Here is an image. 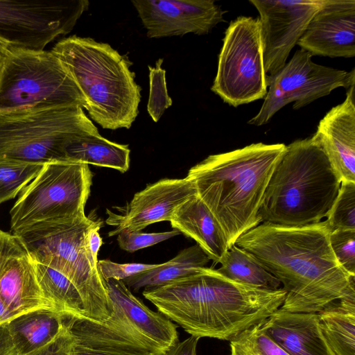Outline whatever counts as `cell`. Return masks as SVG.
Returning a JSON list of instances; mask_svg holds the SVG:
<instances>
[{
  "instance_id": "obj_1",
  "label": "cell",
  "mask_w": 355,
  "mask_h": 355,
  "mask_svg": "<svg viewBox=\"0 0 355 355\" xmlns=\"http://www.w3.org/2000/svg\"><path fill=\"white\" fill-rule=\"evenodd\" d=\"M326 220L303 226L260 223L235 245L252 254L283 284L282 309L318 313L331 302L355 295V276L338 263Z\"/></svg>"
},
{
  "instance_id": "obj_2",
  "label": "cell",
  "mask_w": 355,
  "mask_h": 355,
  "mask_svg": "<svg viewBox=\"0 0 355 355\" xmlns=\"http://www.w3.org/2000/svg\"><path fill=\"white\" fill-rule=\"evenodd\" d=\"M142 294L191 336L230 341L279 309L286 292L241 284L205 267Z\"/></svg>"
},
{
  "instance_id": "obj_3",
  "label": "cell",
  "mask_w": 355,
  "mask_h": 355,
  "mask_svg": "<svg viewBox=\"0 0 355 355\" xmlns=\"http://www.w3.org/2000/svg\"><path fill=\"white\" fill-rule=\"evenodd\" d=\"M285 148L284 144H252L211 155L189 169L186 178L220 224L229 249L260 224L261 200Z\"/></svg>"
},
{
  "instance_id": "obj_4",
  "label": "cell",
  "mask_w": 355,
  "mask_h": 355,
  "mask_svg": "<svg viewBox=\"0 0 355 355\" xmlns=\"http://www.w3.org/2000/svg\"><path fill=\"white\" fill-rule=\"evenodd\" d=\"M341 182L313 135L288 146L277 164L258 212L260 223L314 224L327 218Z\"/></svg>"
},
{
  "instance_id": "obj_5",
  "label": "cell",
  "mask_w": 355,
  "mask_h": 355,
  "mask_svg": "<svg viewBox=\"0 0 355 355\" xmlns=\"http://www.w3.org/2000/svg\"><path fill=\"white\" fill-rule=\"evenodd\" d=\"M51 51L72 75L94 121L110 130L132 126L141 89L125 56L108 44L76 35L60 40Z\"/></svg>"
},
{
  "instance_id": "obj_6",
  "label": "cell",
  "mask_w": 355,
  "mask_h": 355,
  "mask_svg": "<svg viewBox=\"0 0 355 355\" xmlns=\"http://www.w3.org/2000/svg\"><path fill=\"white\" fill-rule=\"evenodd\" d=\"M100 221L84 219L43 222L20 230L16 236L32 259L66 276L77 288L86 318L103 322L112 314L105 281L87 244L90 230Z\"/></svg>"
},
{
  "instance_id": "obj_7",
  "label": "cell",
  "mask_w": 355,
  "mask_h": 355,
  "mask_svg": "<svg viewBox=\"0 0 355 355\" xmlns=\"http://www.w3.org/2000/svg\"><path fill=\"white\" fill-rule=\"evenodd\" d=\"M105 281L112 314L103 322L69 317L66 324L75 343L132 355H164L179 342L168 318L146 306L123 281Z\"/></svg>"
},
{
  "instance_id": "obj_8",
  "label": "cell",
  "mask_w": 355,
  "mask_h": 355,
  "mask_svg": "<svg viewBox=\"0 0 355 355\" xmlns=\"http://www.w3.org/2000/svg\"><path fill=\"white\" fill-rule=\"evenodd\" d=\"M98 134L78 105H35L0 112V157L46 163L67 160L65 149L77 135Z\"/></svg>"
},
{
  "instance_id": "obj_9",
  "label": "cell",
  "mask_w": 355,
  "mask_h": 355,
  "mask_svg": "<svg viewBox=\"0 0 355 355\" xmlns=\"http://www.w3.org/2000/svg\"><path fill=\"white\" fill-rule=\"evenodd\" d=\"M35 105L88 109L72 75L51 50L10 46L0 67V112Z\"/></svg>"
},
{
  "instance_id": "obj_10",
  "label": "cell",
  "mask_w": 355,
  "mask_h": 355,
  "mask_svg": "<svg viewBox=\"0 0 355 355\" xmlns=\"http://www.w3.org/2000/svg\"><path fill=\"white\" fill-rule=\"evenodd\" d=\"M92 184L89 165L71 160L46 162L10 210L12 234L43 222L87 218L85 207Z\"/></svg>"
},
{
  "instance_id": "obj_11",
  "label": "cell",
  "mask_w": 355,
  "mask_h": 355,
  "mask_svg": "<svg viewBox=\"0 0 355 355\" xmlns=\"http://www.w3.org/2000/svg\"><path fill=\"white\" fill-rule=\"evenodd\" d=\"M211 89L230 105L264 98L268 88L259 18L240 16L225 31Z\"/></svg>"
},
{
  "instance_id": "obj_12",
  "label": "cell",
  "mask_w": 355,
  "mask_h": 355,
  "mask_svg": "<svg viewBox=\"0 0 355 355\" xmlns=\"http://www.w3.org/2000/svg\"><path fill=\"white\" fill-rule=\"evenodd\" d=\"M312 55L300 49L282 69L268 76V88L259 112L248 123H267L280 109L293 102L295 110L329 95L338 87L349 89L355 83V70L336 69L313 62Z\"/></svg>"
},
{
  "instance_id": "obj_13",
  "label": "cell",
  "mask_w": 355,
  "mask_h": 355,
  "mask_svg": "<svg viewBox=\"0 0 355 355\" xmlns=\"http://www.w3.org/2000/svg\"><path fill=\"white\" fill-rule=\"evenodd\" d=\"M88 6L85 0H0V37L11 46L44 50L71 32Z\"/></svg>"
},
{
  "instance_id": "obj_14",
  "label": "cell",
  "mask_w": 355,
  "mask_h": 355,
  "mask_svg": "<svg viewBox=\"0 0 355 355\" xmlns=\"http://www.w3.org/2000/svg\"><path fill=\"white\" fill-rule=\"evenodd\" d=\"M259 14L266 73L272 76L286 63L324 0H250Z\"/></svg>"
},
{
  "instance_id": "obj_15",
  "label": "cell",
  "mask_w": 355,
  "mask_h": 355,
  "mask_svg": "<svg viewBox=\"0 0 355 355\" xmlns=\"http://www.w3.org/2000/svg\"><path fill=\"white\" fill-rule=\"evenodd\" d=\"M149 38L205 35L224 21L213 0H132Z\"/></svg>"
},
{
  "instance_id": "obj_16",
  "label": "cell",
  "mask_w": 355,
  "mask_h": 355,
  "mask_svg": "<svg viewBox=\"0 0 355 355\" xmlns=\"http://www.w3.org/2000/svg\"><path fill=\"white\" fill-rule=\"evenodd\" d=\"M0 299L14 318L42 309L56 311L41 289L26 248L16 236L1 230Z\"/></svg>"
},
{
  "instance_id": "obj_17",
  "label": "cell",
  "mask_w": 355,
  "mask_h": 355,
  "mask_svg": "<svg viewBox=\"0 0 355 355\" xmlns=\"http://www.w3.org/2000/svg\"><path fill=\"white\" fill-rule=\"evenodd\" d=\"M196 193L193 184L187 178L162 179L136 193L125 206L116 208L118 212L107 209L105 223L114 227L109 236L123 230L140 231L160 221H170L175 210Z\"/></svg>"
},
{
  "instance_id": "obj_18",
  "label": "cell",
  "mask_w": 355,
  "mask_h": 355,
  "mask_svg": "<svg viewBox=\"0 0 355 355\" xmlns=\"http://www.w3.org/2000/svg\"><path fill=\"white\" fill-rule=\"evenodd\" d=\"M297 44L312 55L355 56V1L324 0Z\"/></svg>"
},
{
  "instance_id": "obj_19",
  "label": "cell",
  "mask_w": 355,
  "mask_h": 355,
  "mask_svg": "<svg viewBox=\"0 0 355 355\" xmlns=\"http://www.w3.org/2000/svg\"><path fill=\"white\" fill-rule=\"evenodd\" d=\"M341 182H355L354 85L320 121L313 135Z\"/></svg>"
},
{
  "instance_id": "obj_20",
  "label": "cell",
  "mask_w": 355,
  "mask_h": 355,
  "mask_svg": "<svg viewBox=\"0 0 355 355\" xmlns=\"http://www.w3.org/2000/svg\"><path fill=\"white\" fill-rule=\"evenodd\" d=\"M259 326L288 355H334L321 332L316 313L279 308Z\"/></svg>"
},
{
  "instance_id": "obj_21",
  "label": "cell",
  "mask_w": 355,
  "mask_h": 355,
  "mask_svg": "<svg viewBox=\"0 0 355 355\" xmlns=\"http://www.w3.org/2000/svg\"><path fill=\"white\" fill-rule=\"evenodd\" d=\"M170 223L174 230L193 239L216 263H220L229 250L220 224L197 193L175 210Z\"/></svg>"
},
{
  "instance_id": "obj_22",
  "label": "cell",
  "mask_w": 355,
  "mask_h": 355,
  "mask_svg": "<svg viewBox=\"0 0 355 355\" xmlns=\"http://www.w3.org/2000/svg\"><path fill=\"white\" fill-rule=\"evenodd\" d=\"M17 355L35 351L51 342L65 327L64 315L42 309L18 315L6 323Z\"/></svg>"
},
{
  "instance_id": "obj_23",
  "label": "cell",
  "mask_w": 355,
  "mask_h": 355,
  "mask_svg": "<svg viewBox=\"0 0 355 355\" xmlns=\"http://www.w3.org/2000/svg\"><path fill=\"white\" fill-rule=\"evenodd\" d=\"M209 261L196 244L183 249L172 259L128 277L123 282L134 291L159 287L198 272Z\"/></svg>"
},
{
  "instance_id": "obj_24",
  "label": "cell",
  "mask_w": 355,
  "mask_h": 355,
  "mask_svg": "<svg viewBox=\"0 0 355 355\" xmlns=\"http://www.w3.org/2000/svg\"><path fill=\"white\" fill-rule=\"evenodd\" d=\"M317 314L334 355H355V295L331 302Z\"/></svg>"
},
{
  "instance_id": "obj_25",
  "label": "cell",
  "mask_w": 355,
  "mask_h": 355,
  "mask_svg": "<svg viewBox=\"0 0 355 355\" xmlns=\"http://www.w3.org/2000/svg\"><path fill=\"white\" fill-rule=\"evenodd\" d=\"M130 153L128 145L110 141L99 133L78 135L65 149L67 160L111 168L121 173L129 168Z\"/></svg>"
},
{
  "instance_id": "obj_26",
  "label": "cell",
  "mask_w": 355,
  "mask_h": 355,
  "mask_svg": "<svg viewBox=\"0 0 355 355\" xmlns=\"http://www.w3.org/2000/svg\"><path fill=\"white\" fill-rule=\"evenodd\" d=\"M33 263L41 289L55 310L64 315L86 318L83 302L75 285L61 272Z\"/></svg>"
},
{
  "instance_id": "obj_27",
  "label": "cell",
  "mask_w": 355,
  "mask_h": 355,
  "mask_svg": "<svg viewBox=\"0 0 355 355\" xmlns=\"http://www.w3.org/2000/svg\"><path fill=\"white\" fill-rule=\"evenodd\" d=\"M217 270L227 278L251 286L266 289L280 288V282L250 252L233 245L220 262Z\"/></svg>"
},
{
  "instance_id": "obj_28",
  "label": "cell",
  "mask_w": 355,
  "mask_h": 355,
  "mask_svg": "<svg viewBox=\"0 0 355 355\" xmlns=\"http://www.w3.org/2000/svg\"><path fill=\"white\" fill-rule=\"evenodd\" d=\"M44 164L0 157V205L19 194Z\"/></svg>"
},
{
  "instance_id": "obj_29",
  "label": "cell",
  "mask_w": 355,
  "mask_h": 355,
  "mask_svg": "<svg viewBox=\"0 0 355 355\" xmlns=\"http://www.w3.org/2000/svg\"><path fill=\"white\" fill-rule=\"evenodd\" d=\"M230 355H288L261 329L259 324L230 340Z\"/></svg>"
},
{
  "instance_id": "obj_30",
  "label": "cell",
  "mask_w": 355,
  "mask_h": 355,
  "mask_svg": "<svg viewBox=\"0 0 355 355\" xmlns=\"http://www.w3.org/2000/svg\"><path fill=\"white\" fill-rule=\"evenodd\" d=\"M331 230H355V182H341L325 220Z\"/></svg>"
},
{
  "instance_id": "obj_31",
  "label": "cell",
  "mask_w": 355,
  "mask_h": 355,
  "mask_svg": "<svg viewBox=\"0 0 355 355\" xmlns=\"http://www.w3.org/2000/svg\"><path fill=\"white\" fill-rule=\"evenodd\" d=\"M163 59H159L155 67L148 66L150 93L147 110L155 122H157L164 111L172 105L166 83V71L162 68Z\"/></svg>"
},
{
  "instance_id": "obj_32",
  "label": "cell",
  "mask_w": 355,
  "mask_h": 355,
  "mask_svg": "<svg viewBox=\"0 0 355 355\" xmlns=\"http://www.w3.org/2000/svg\"><path fill=\"white\" fill-rule=\"evenodd\" d=\"M329 243L339 265L348 274L355 276V230L331 231Z\"/></svg>"
},
{
  "instance_id": "obj_33",
  "label": "cell",
  "mask_w": 355,
  "mask_h": 355,
  "mask_svg": "<svg viewBox=\"0 0 355 355\" xmlns=\"http://www.w3.org/2000/svg\"><path fill=\"white\" fill-rule=\"evenodd\" d=\"M176 230L157 233H144L140 231L123 230L117 234L119 247L127 252H134L148 248L180 234Z\"/></svg>"
},
{
  "instance_id": "obj_34",
  "label": "cell",
  "mask_w": 355,
  "mask_h": 355,
  "mask_svg": "<svg viewBox=\"0 0 355 355\" xmlns=\"http://www.w3.org/2000/svg\"><path fill=\"white\" fill-rule=\"evenodd\" d=\"M159 263H118L110 259L98 261V270L103 279L121 280L157 266Z\"/></svg>"
},
{
  "instance_id": "obj_35",
  "label": "cell",
  "mask_w": 355,
  "mask_h": 355,
  "mask_svg": "<svg viewBox=\"0 0 355 355\" xmlns=\"http://www.w3.org/2000/svg\"><path fill=\"white\" fill-rule=\"evenodd\" d=\"M73 338L66 326L59 335L47 345L24 355H71Z\"/></svg>"
},
{
  "instance_id": "obj_36",
  "label": "cell",
  "mask_w": 355,
  "mask_h": 355,
  "mask_svg": "<svg viewBox=\"0 0 355 355\" xmlns=\"http://www.w3.org/2000/svg\"><path fill=\"white\" fill-rule=\"evenodd\" d=\"M199 338L191 336L187 339L178 342L164 355H197V345Z\"/></svg>"
},
{
  "instance_id": "obj_37",
  "label": "cell",
  "mask_w": 355,
  "mask_h": 355,
  "mask_svg": "<svg viewBox=\"0 0 355 355\" xmlns=\"http://www.w3.org/2000/svg\"><path fill=\"white\" fill-rule=\"evenodd\" d=\"M102 226V222H99L93 227L87 235V244L93 259L98 262V252L103 244V240L99 234V230Z\"/></svg>"
},
{
  "instance_id": "obj_38",
  "label": "cell",
  "mask_w": 355,
  "mask_h": 355,
  "mask_svg": "<svg viewBox=\"0 0 355 355\" xmlns=\"http://www.w3.org/2000/svg\"><path fill=\"white\" fill-rule=\"evenodd\" d=\"M0 355H17L6 323L0 324Z\"/></svg>"
},
{
  "instance_id": "obj_39",
  "label": "cell",
  "mask_w": 355,
  "mask_h": 355,
  "mask_svg": "<svg viewBox=\"0 0 355 355\" xmlns=\"http://www.w3.org/2000/svg\"><path fill=\"white\" fill-rule=\"evenodd\" d=\"M71 355H131L124 352L106 349H93L83 347L73 343Z\"/></svg>"
},
{
  "instance_id": "obj_40",
  "label": "cell",
  "mask_w": 355,
  "mask_h": 355,
  "mask_svg": "<svg viewBox=\"0 0 355 355\" xmlns=\"http://www.w3.org/2000/svg\"><path fill=\"white\" fill-rule=\"evenodd\" d=\"M13 318L14 316L8 310L0 299V324L7 323Z\"/></svg>"
},
{
  "instance_id": "obj_41",
  "label": "cell",
  "mask_w": 355,
  "mask_h": 355,
  "mask_svg": "<svg viewBox=\"0 0 355 355\" xmlns=\"http://www.w3.org/2000/svg\"><path fill=\"white\" fill-rule=\"evenodd\" d=\"M10 46H11L7 42L0 37V67Z\"/></svg>"
}]
</instances>
